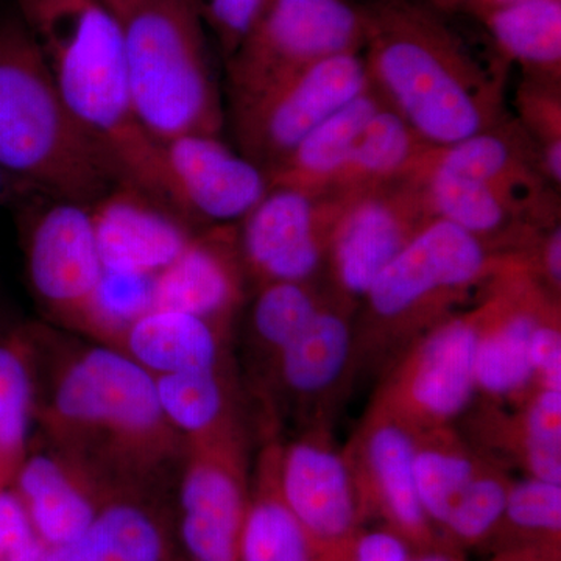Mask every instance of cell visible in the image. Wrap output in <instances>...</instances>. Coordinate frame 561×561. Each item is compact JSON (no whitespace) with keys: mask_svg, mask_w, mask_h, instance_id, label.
<instances>
[{"mask_svg":"<svg viewBox=\"0 0 561 561\" xmlns=\"http://www.w3.org/2000/svg\"><path fill=\"white\" fill-rule=\"evenodd\" d=\"M10 328H13V327H11V324L7 323V319H5V316H3L2 308H0V335H2L3 332L9 331Z\"/></svg>","mask_w":561,"mask_h":561,"instance_id":"obj_47","label":"cell"},{"mask_svg":"<svg viewBox=\"0 0 561 561\" xmlns=\"http://www.w3.org/2000/svg\"><path fill=\"white\" fill-rule=\"evenodd\" d=\"M476 343L478 311L453 313L424 332L383 373L373 401L416 432L453 426L478 394Z\"/></svg>","mask_w":561,"mask_h":561,"instance_id":"obj_8","label":"cell"},{"mask_svg":"<svg viewBox=\"0 0 561 561\" xmlns=\"http://www.w3.org/2000/svg\"><path fill=\"white\" fill-rule=\"evenodd\" d=\"M36 383L35 421L51 448L111 494L149 493L183 461L186 442L165 420L154 378L116 346H81Z\"/></svg>","mask_w":561,"mask_h":561,"instance_id":"obj_1","label":"cell"},{"mask_svg":"<svg viewBox=\"0 0 561 561\" xmlns=\"http://www.w3.org/2000/svg\"><path fill=\"white\" fill-rule=\"evenodd\" d=\"M342 198L327 267L331 297L356 309L373 283L435 219L423 191L405 179Z\"/></svg>","mask_w":561,"mask_h":561,"instance_id":"obj_11","label":"cell"},{"mask_svg":"<svg viewBox=\"0 0 561 561\" xmlns=\"http://www.w3.org/2000/svg\"><path fill=\"white\" fill-rule=\"evenodd\" d=\"M426 147L411 125L386 103L360 133L330 195L351 197L405 180Z\"/></svg>","mask_w":561,"mask_h":561,"instance_id":"obj_29","label":"cell"},{"mask_svg":"<svg viewBox=\"0 0 561 561\" xmlns=\"http://www.w3.org/2000/svg\"><path fill=\"white\" fill-rule=\"evenodd\" d=\"M415 549L386 526H362L328 561H412Z\"/></svg>","mask_w":561,"mask_h":561,"instance_id":"obj_41","label":"cell"},{"mask_svg":"<svg viewBox=\"0 0 561 561\" xmlns=\"http://www.w3.org/2000/svg\"><path fill=\"white\" fill-rule=\"evenodd\" d=\"M43 561H184L175 527L149 493H116L76 540L47 548Z\"/></svg>","mask_w":561,"mask_h":561,"instance_id":"obj_22","label":"cell"},{"mask_svg":"<svg viewBox=\"0 0 561 561\" xmlns=\"http://www.w3.org/2000/svg\"><path fill=\"white\" fill-rule=\"evenodd\" d=\"M360 54L316 62L232 111L243 157L272 172L306 135L370 88Z\"/></svg>","mask_w":561,"mask_h":561,"instance_id":"obj_10","label":"cell"},{"mask_svg":"<svg viewBox=\"0 0 561 561\" xmlns=\"http://www.w3.org/2000/svg\"><path fill=\"white\" fill-rule=\"evenodd\" d=\"M154 276L103 272L84 330L119 346L128 328L153 309Z\"/></svg>","mask_w":561,"mask_h":561,"instance_id":"obj_36","label":"cell"},{"mask_svg":"<svg viewBox=\"0 0 561 561\" xmlns=\"http://www.w3.org/2000/svg\"><path fill=\"white\" fill-rule=\"evenodd\" d=\"M176 507L184 561H242L250 500L243 435L186 443Z\"/></svg>","mask_w":561,"mask_h":561,"instance_id":"obj_12","label":"cell"},{"mask_svg":"<svg viewBox=\"0 0 561 561\" xmlns=\"http://www.w3.org/2000/svg\"><path fill=\"white\" fill-rule=\"evenodd\" d=\"M412 561H468L465 553L453 551V549L440 548L426 549V551L415 552Z\"/></svg>","mask_w":561,"mask_h":561,"instance_id":"obj_44","label":"cell"},{"mask_svg":"<svg viewBox=\"0 0 561 561\" xmlns=\"http://www.w3.org/2000/svg\"><path fill=\"white\" fill-rule=\"evenodd\" d=\"M35 400L33 330L13 327L0 335V486L10 485L31 451Z\"/></svg>","mask_w":561,"mask_h":561,"instance_id":"obj_30","label":"cell"},{"mask_svg":"<svg viewBox=\"0 0 561 561\" xmlns=\"http://www.w3.org/2000/svg\"><path fill=\"white\" fill-rule=\"evenodd\" d=\"M523 130L537 146L542 172L553 186L561 183L560 81L524 77L516 94Z\"/></svg>","mask_w":561,"mask_h":561,"instance_id":"obj_37","label":"cell"},{"mask_svg":"<svg viewBox=\"0 0 561 561\" xmlns=\"http://www.w3.org/2000/svg\"><path fill=\"white\" fill-rule=\"evenodd\" d=\"M103 268L157 276L183 253L195 228L135 187L117 184L90 206Z\"/></svg>","mask_w":561,"mask_h":561,"instance_id":"obj_20","label":"cell"},{"mask_svg":"<svg viewBox=\"0 0 561 561\" xmlns=\"http://www.w3.org/2000/svg\"><path fill=\"white\" fill-rule=\"evenodd\" d=\"M16 210L33 297L47 316L83 331L105 272L90 206L38 197Z\"/></svg>","mask_w":561,"mask_h":561,"instance_id":"obj_9","label":"cell"},{"mask_svg":"<svg viewBox=\"0 0 561 561\" xmlns=\"http://www.w3.org/2000/svg\"><path fill=\"white\" fill-rule=\"evenodd\" d=\"M161 149L184 214L195 228L241 221L271 191L267 173L220 136H183Z\"/></svg>","mask_w":561,"mask_h":561,"instance_id":"obj_17","label":"cell"},{"mask_svg":"<svg viewBox=\"0 0 561 561\" xmlns=\"http://www.w3.org/2000/svg\"><path fill=\"white\" fill-rule=\"evenodd\" d=\"M278 443L262 449L243 524L242 561H327L284 504L278 489Z\"/></svg>","mask_w":561,"mask_h":561,"instance_id":"obj_26","label":"cell"},{"mask_svg":"<svg viewBox=\"0 0 561 561\" xmlns=\"http://www.w3.org/2000/svg\"><path fill=\"white\" fill-rule=\"evenodd\" d=\"M541 561H561V551L546 552Z\"/></svg>","mask_w":561,"mask_h":561,"instance_id":"obj_46","label":"cell"},{"mask_svg":"<svg viewBox=\"0 0 561 561\" xmlns=\"http://www.w3.org/2000/svg\"><path fill=\"white\" fill-rule=\"evenodd\" d=\"M47 197L27 181L0 168V208H21L25 203Z\"/></svg>","mask_w":561,"mask_h":561,"instance_id":"obj_42","label":"cell"},{"mask_svg":"<svg viewBox=\"0 0 561 561\" xmlns=\"http://www.w3.org/2000/svg\"><path fill=\"white\" fill-rule=\"evenodd\" d=\"M494 553L512 549H561V483L530 478L515 482L493 541Z\"/></svg>","mask_w":561,"mask_h":561,"instance_id":"obj_34","label":"cell"},{"mask_svg":"<svg viewBox=\"0 0 561 561\" xmlns=\"http://www.w3.org/2000/svg\"><path fill=\"white\" fill-rule=\"evenodd\" d=\"M0 168L47 197L84 206L117 186L108 162L61 101L13 2L0 11Z\"/></svg>","mask_w":561,"mask_h":561,"instance_id":"obj_4","label":"cell"},{"mask_svg":"<svg viewBox=\"0 0 561 561\" xmlns=\"http://www.w3.org/2000/svg\"><path fill=\"white\" fill-rule=\"evenodd\" d=\"M365 44L362 7L348 0H267L227 60L232 111L300 70Z\"/></svg>","mask_w":561,"mask_h":561,"instance_id":"obj_7","label":"cell"},{"mask_svg":"<svg viewBox=\"0 0 561 561\" xmlns=\"http://www.w3.org/2000/svg\"><path fill=\"white\" fill-rule=\"evenodd\" d=\"M421 160L493 187L537 227L559 224L556 186L542 172L537 146L518 121L507 119L448 146H427Z\"/></svg>","mask_w":561,"mask_h":561,"instance_id":"obj_18","label":"cell"},{"mask_svg":"<svg viewBox=\"0 0 561 561\" xmlns=\"http://www.w3.org/2000/svg\"><path fill=\"white\" fill-rule=\"evenodd\" d=\"M267 0H195L203 24L219 43L225 61L234 54Z\"/></svg>","mask_w":561,"mask_h":561,"instance_id":"obj_39","label":"cell"},{"mask_svg":"<svg viewBox=\"0 0 561 561\" xmlns=\"http://www.w3.org/2000/svg\"><path fill=\"white\" fill-rule=\"evenodd\" d=\"M502 62H516L524 77L560 81L561 0H523L479 14Z\"/></svg>","mask_w":561,"mask_h":561,"instance_id":"obj_28","label":"cell"},{"mask_svg":"<svg viewBox=\"0 0 561 561\" xmlns=\"http://www.w3.org/2000/svg\"><path fill=\"white\" fill-rule=\"evenodd\" d=\"M453 426L419 432L413 474L424 515L440 537L443 524L482 461Z\"/></svg>","mask_w":561,"mask_h":561,"instance_id":"obj_31","label":"cell"},{"mask_svg":"<svg viewBox=\"0 0 561 561\" xmlns=\"http://www.w3.org/2000/svg\"><path fill=\"white\" fill-rule=\"evenodd\" d=\"M362 11L371 87L427 146L511 119L504 62L485 68L430 0H375Z\"/></svg>","mask_w":561,"mask_h":561,"instance_id":"obj_2","label":"cell"},{"mask_svg":"<svg viewBox=\"0 0 561 561\" xmlns=\"http://www.w3.org/2000/svg\"><path fill=\"white\" fill-rule=\"evenodd\" d=\"M11 2L38 44L66 108L108 162L117 184L144 192L190 221L161 147L149 138L136 117L119 25L105 3Z\"/></svg>","mask_w":561,"mask_h":561,"instance_id":"obj_3","label":"cell"},{"mask_svg":"<svg viewBox=\"0 0 561 561\" xmlns=\"http://www.w3.org/2000/svg\"><path fill=\"white\" fill-rule=\"evenodd\" d=\"M11 486L46 548L80 537L113 494L57 449H32Z\"/></svg>","mask_w":561,"mask_h":561,"instance_id":"obj_21","label":"cell"},{"mask_svg":"<svg viewBox=\"0 0 561 561\" xmlns=\"http://www.w3.org/2000/svg\"><path fill=\"white\" fill-rule=\"evenodd\" d=\"M153 378L161 411L184 442L243 435L225 365Z\"/></svg>","mask_w":561,"mask_h":561,"instance_id":"obj_27","label":"cell"},{"mask_svg":"<svg viewBox=\"0 0 561 561\" xmlns=\"http://www.w3.org/2000/svg\"><path fill=\"white\" fill-rule=\"evenodd\" d=\"M328 295L313 283H268L257 287L250 311V341L268 367L316 319Z\"/></svg>","mask_w":561,"mask_h":561,"instance_id":"obj_33","label":"cell"},{"mask_svg":"<svg viewBox=\"0 0 561 561\" xmlns=\"http://www.w3.org/2000/svg\"><path fill=\"white\" fill-rule=\"evenodd\" d=\"M523 2V0H451L453 11H470L474 16L485 13V11L501 9V7L512 5V3Z\"/></svg>","mask_w":561,"mask_h":561,"instance_id":"obj_43","label":"cell"},{"mask_svg":"<svg viewBox=\"0 0 561 561\" xmlns=\"http://www.w3.org/2000/svg\"><path fill=\"white\" fill-rule=\"evenodd\" d=\"M276 476L284 504L324 560L365 526L350 461L328 426L306 427L279 445Z\"/></svg>","mask_w":561,"mask_h":561,"instance_id":"obj_15","label":"cell"},{"mask_svg":"<svg viewBox=\"0 0 561 561\" xmlns=\"http://www.w3.org/2000/svg\"><path fill=\"white\" fill-rule=\"evenodd\" d=\"M354 309L328 295L316 319L268 367L273 389L309 426H328L332 405L356 375Z\"/></svg>","mask_w":561,"mask_h":561,"instance_id":"obj_16","label":"cell"},{"mask_svg":"<svg viewBox=\"0 0 561 561\" xmlns=\"http://www.w3.org/2000/svg\"><path fill=\"white\" fill-rule=\"evenodd\" d=\"M227 332L190 313L151 309L128 328L117 348L151 376L225 365Z\"/></svg>","mask_w":561,"mask_h":561,"instance_id":"obj_25","label":"cell"},{"mask_svg":"<svg viewBox=\"0 0 561 561\" xmlns=\"http://www.w3.org/2000/svg\"><path fill=\"white\" fill-rule=\"evenodd\" d=\"M47 548L13 486H0V561H43Z\"/></svg>","mask_w":561,"mask_h":561,"instance_id":"obj_38","label":"cell"},{"mask_svg":"<svg viewBox=\"0 0 561 561\" xmlns=\"http://www.w3.org/2000/svg\"><path fill=\"white\" fill-rule=\"evenodd\" d=\"M512 253H501L442 219L420 234L376 278L354 321L356 371L389 370L424 332L485 287Z\"/></svg>","mask_w":561,"mask_h":561,"instance_id":"obj_5","label":"cell"},{"mask_svg":"<svg viewBox=\"0 0 561 561\" xmlns=\"http://www.w3.org/2000/svg\"><path fill=\"white\" fill-rule=\"evenodd\" d=\"M416 437L419 432L404 420L373 401L343 451L356 481L364 523L379 519L420 552L445 545L424 515L416 493Z\"/></svg>","mask_w":561,"mask_h":561,"instance_id":"obj_13","label":"cell"},{"mask_svg":"<svg viewBox=\"0 0 561 561\" xmlns=\"http://www.w3.org/2000/svg\"><path fill=\"white\" fill-rule=\"evenodd\" d=\"M431 3H434L437 9H440L443 13L446 11H453L451 0H430Z\"/></svg>","mask_w":561,"mask_h":561,"instance_id":"obj_45","label":"cell"},{"mask_svg":"<svg viewBox=\"0 0 561 561\" xmlns=\"http://www.w3.org/2000/svg\"><path fill=\"white\" fill-rule=\"evenodd\" d=\"M408 179L419 184L435 219L456 225L501 253H519L538 231L546 230L493 187L421 157Z\"/></svg>","mask_w":561,"mask_h":561,"instance_id":"obj_23","label":"cell"},{"mask_svg":"<svg viewBox=\"0 0 561 561\" xmlns=\"http://www.w3.org/2000/svg\"><path fill=\"white\" fill-rule=\"evenodd\" d=\"M512 483L500 465L482 457L478 471L443 524V545L460 553L489 548L500 529Z\"/></svg>","mask_w":561,"mask_h":561,"instance_id":"obj_35","label":"cell"},{"mask_svg":"<svg viewBox=\"0 0 561 561\" xmlns=\"http://www.w3.org/2000/svg\"><path fill=\"white\" fill-rule=\"evenodd\" d=\"M342 198L313 197L272 187L238 225V243L247 278L268 283H313L327 264L332 228Z\"/></svg>","mask_w":561,"mask_h":561,"instance_id":"obj_14","label":"cell"},{"mask_svg":"<svg viewBox=\"0 0 561 561\" xmlns=\"http://www.w3.org/2000/svg\"><path fill=\"white\" fill-rule=\"evenodd\" d=\"M119 25L133 108L158 146L220 136L224 108L195 0H102Z\"/></svg>","mask_w":561,"mask_h":561,"instance_id":"obj_6","label":"cell"},{"mask_svg":"<svg viewBox=\"0 0 561 561\" xmlns=\"http://www.w3.org/2000/svg\"><path fill=\"white\" fill-rule=\"evenodd\" d=\"M505 421L501 445L518 457L527 474L561 483V390H531L518 415Z\"/></svg>","mask_w":561,"mask_h":561,"instance_id":"obj_32","label":"cell"},{"mask_svg":"<svg viewBox=\"0 0 561 561\" xmlns=\"http://www.w3.org/2000/svg\"><path fill=\"white\" fill-rule=\"evenodd\" d=\"M386 105L371 87L306 135L283 161L268 172L272 187L330 195L334 181L348 161L360 133Z\"/></svg>","mask_w":561,"mask_h":561,"instance_id":"obj_24","label":"cell"},{"mask_svg":"<svg viewBox=\"0 0 561 561\" xmlns=\"http://www.w3.org/2000/svg\"><path fill=\"white\" fill-rule=\"evenodd\" d=\"M238 225H209L154 276L153 309L190 313L228 332L245 297Z\"/></svg>","mask_w":561,"mask_h":561,"instance_id":"obj_19","label":"cell"},{"mask_svg":"<svg viewBox=\"0 0 561 561\" xmlns=\"http://www.w3.org/2000/svg\"><path fill=\"white\" fill-rule=\"evenodd\" d=\"M534 389L561 390L560 302L545 309L530 335Z\"/></svg>","mask_w":561,"mask_h":561,"instance_id":"obj_40","label":"cell"}]
</instances>
